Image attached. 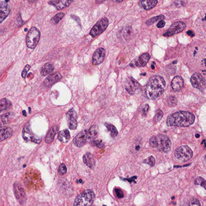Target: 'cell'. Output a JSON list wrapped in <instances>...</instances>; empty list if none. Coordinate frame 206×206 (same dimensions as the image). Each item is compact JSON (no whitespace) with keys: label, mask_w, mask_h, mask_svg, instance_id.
<instances>
[{"label":"cell","mask_w":206,"mask_h":206,"mask_svg":"<svg viewBox=\"0 0 206 206\" xmlns=\"http://www.w3.org/2000/svg\"><path fill=\"white\" fill-rule=\"evenodd\" d=\"M165 87V81L162 77L153 76L144 87L143 90L144 96L150 100L158 98L162 94Z\"/></svg>","instance_id":"obj_1"},{"label":"cell","mask_w":206,"mask_h":206,"mask_svg":"<svg viewBox=\"0 0 206 206\" xmlns=\"http://www.w3.org/2000/svg\"><path fill=\"white\" fill-rule=\"evenodd\" d=\"M195 119V115L192 113L180 111L169 116L166 123L169 127H188L194 123Z\"/></svg>","instance_id":"obj_2"},{"label":"cell","mask_w":206,"mask_h":206,"mask_svg":"<svg viewBox=\"0 0 206 206\" xmlns=\"http://www.w3.org/2000/svg\"><path fill=\"white\" fill-rule=\"evenodd\" d=\"M95 197L94 191L88 189L76 198L73 205L74 206H91L93 203Z\"/></svg>","instance_id":"obj_3"},{"label":"cell","mask_w":206,"mask_h":206,"mask_svg":"<svg viewBox=\"0 0 206 206\" xmlns=\"http://www.w3.org/2000/svg\"><path fill=\"white\" fill-rule=\"evenodd\" d=\"M40 32L36 27H33L29 31L26 36V44L29 48H35L40 40Z\"/></svg>","instance_id":"obj_4"},{"label":"cell","mask_w":206,"mask_h":206,"mask_svg":"<svg viewBox=\"0 0 206 206\" xmlns=\"http://www.w3.org/2000/svg\"><path fill=\"white\" fill-rule=\"evenodd\" d=\"M175 156L178 160L186 162L190 160L193 156L191 149L187 145H183L178 147L175 151Z\"/></svg>","instance_id":"obj_5"},{"label":"cell","mask_w":206,"mask_h":206,"mask_svg":"<svg viewBox=\"0 0 206 206\" xmlns=\"http://www.w3.org/2000/svg\"><path fill=\"white\" fill-rule=\"evenodd\" d=\"M108 26V20L106 18L100 20L94 26L90 31V34L93 38L96 37L102 34L106 29Z\"/></svg>","instance_id":"obj_6"},{"label":"cell","mask_w":206,"mask_h":206,"mask_svg":"<svg viewBox=\"0 0 206 206\" xmlns=\"http://www.w3.org/2000/svg\"><path fill=\"white\" fill-rule=\"evenodd\" d=\"M158 146L157 148L160 152L168 153L171 149V142L168 137L163 134L156 136Z\"/></svg>","instance_id":"obj_7"},{"label":"cell","mask_w":206,"mask_h":206,"mask_svg":"<svg viewBox=\"0 0 206 206\" xmlns=\"http://www.w3.org/2000/svg\"><path fill=\"white\" fill-rule=\"evenodd\" d=\"M194 88L201 91H203L206 88V80L201 74L196 72L192 75L190 79Z\"/></svg>","instance_id":"obj_8"},{"label":"cell","mask_w":206,"mask_h":206,"mask_svg":"<svg viewBox=\"0 0 206 206\" xmlns=\"http://www.w3.org/2000/svg\"><path fill=\"white\" fill-rule=\"evenodd\" d=\"M125 87L126 91L131 95L136 93L137 91L141 88V85L139 82L132 77L127 78L125 82Z\"/></svg>","instance_id":"obj_9"},{"label":"cell","mask_w":206,"mask_h":206,"mask_svg":"<svg viewBox=\"0 0 206 206\" xmlns=\"http://www.w3.org/2000/svg\"><path fill=\"white\" fill-rule=\"evenodd\" d=\"M186 26L185 23L182 21L174 23L170 26L168 31L164 34V35L165 36H172L174 34L181 32L185 29Z\"/></svg>","instance_id":"obj_10"},{"label":"cell","mask_w":206,"mask_h":206,"mask_svg":"<svg viewBox=\"0 0 206 206\" xmlns=\"http://www.w3.org/2000/svg\"><path fill=\"white\" fill-rule=\"evenodd\" d=\"M68 125L71 130L76 129L77 126V115L75 109H71L66 114Z\"/></svg>","instance_id":"obj_11"},{"label":"cell","mask_w":206,"mask_h":206,"mask_svg":"<svg viewBox=\"0 0 206 206\" xmlns=\"http://www.w3.org/2000/svg\"><path fill=\"white\" fill-rule=\"evenodd\" d=\"M106 56V51L104 48H99L96 50L93 56V65H97L102 63L104 60Z\"/></svg>","instance_id":"obj_12"},{"label":"cell","mask_w":206,"mask_h":206,"mask_svg":"<svg viewBox=\"0 0 206 206\" xmlns=\"http://www.w3.org/2000/svg\"><path fill=\"white\" fill-rule=\"evenodd\" d=\"M86 130H84L78 133L74 139H73V143L77 147H80L85 145L88 141Z\"/></svg>","instance_id":"obj_13"},{"label":"cell","mask_w":206,"mask_h":206,"mask_svg":"<svg viewBox=\"0 0 206 206\" xmlns=\"http://www.w3.org/2000/svg\"><path fill=\"white\" fill-rule=\"evenodd\" d=\"M150 55L148 53H144L133 61L134 63H131L130 65L132 67L134 66H144L146 65L150 58Z\"/></svg>","instance_id":"obj_14"},{"label":"cell","mask_w":206,"mask_h":206,"mask_svg":"<svg viewBox=\"0 0 206 206\" xmlns=\"http://www.w3.org/2000/svg\"><path fill=\"white\" fill-rule=\"evenodd\" d=\"M74 0H51L48 4L53 6L58 10H61L68 7Z\"/></svg>","instance_id":"obj_15"},{"label":"cell","mask_w":206,"mask_h":206,"mask_svg":"<svg viewBox=\"0 0 206 206\" xmlns=\"http://www.w3.org/2000/svg\"><path fill=\"white\" fill-rule=\"evenodd\" d=\"M62 76L59 72L52 74L48 76L45 80L44 84L45 86L49 87L61 79Z\"/></svg>","instance_id":"obj_16"},{"label":"cell","mask_w":206,"mask_h":206,"mask_svg":"<svg viewBox=\"0 0 206 206\" xmlns=\"http://www.w3.org/2000/svg\"><path fill=\"white\" fill-rule=\"evenodd\" d=\"M83 161L87 166L91 169H93L96 166V157L90 153H87L83 155Z\"/></svg>","instance_id":"obj_17"},{"label":"cell","mask_w":206,"mask_h":206,"mask_svg":"<svg viewBox=\"0 0 206 206\" xmlns=\"http://www.w3.org/2000/svg\"><path fill=\"white\" fill-rule=\"evenodd\" d=\"M184 85L183 78L180 76H176L173 79L171 83V86L173 90L175 91H178L181 90Z\"/></svg>","instance_id":"obj_18"},{"label":"cell","mask_w":206,"mask_h":206,"mask_svg":"<svg viewBox=\"0 0 206 206\" xmlns=\"http://www.w3.org/2000/svg\"><path fill=\"white\" fill-rule=\"evenodd\" d=\"M10 8L7 3L2 2L1 3V13H0V22L2 23L9 15Z\"/></svg>","instance_id":"obj_19"},{"label":"cell","mask_w":206,"mask_h":206,"mask_svg":"<svg viewBox=\"0 0 206 206\" xmlns=\"http://www.w3.org/2000/svg\"><path fill=\"white\" fill-rule=\"evenodd\" d=\"M98 127L97 125H93L91 127L87 133L88 142H91L97 138L98 134Z\"/></svg>","instance_id":"obj_20"},{"label":"cell","mask_w":206,"mask_h":206,"mask_svg":"<svg viewBox=\"0 0 206 206\" xmlns=\"http://www.w3.org/2000/svg\"><path fill=\"white\" fill-rule=\"evenodd\" d=\"M14 191L16 198L20 202H23L26 199V195L22 188L20 185L15 184L14 186Z\"/></svg>","instance_id":"obj_21"},{"label":"cell","mask_w":206,"mask_h":206,"mask_svg":"<svg viewBox=\"0 0 206 206\" xmlns=\"http://www.w3.org/2000/svg\"><path fill=\"white\" fill-rule=\"evenodd\" d=\"M29 126L30 125H29V124H27L25 126L24 128H23V137L28 135V136L24 138V139H26V140H27V138H28V137L29 136V135L30 136V137H29V140L34 142L36 143H40V142L41 141V139H35L34 137L31 136L32 135V134L30 133V128H29L30 126Z\"/></svg>","instance_id":"obj_22"},{"label":"cell","mask_w":206,"mask_h":206,"mask_svg":"<svg viewBox=\"0 0 206 206\" xmlns=\"http://www.w3.org/2000/svg\"><path fill=\"white\" fill-rule=\"evenodd\" d=\"M158 2V0H141V4L144 9L148 10L154 8Z\"/></svg>","instance_id":"obj_23"},{"label":"cell","mask_w":206,"mask_h":206,"mask_svg":"<svg viewBox=\"0 0 206 206\" xmlns=\"http://www.w3.org/2000/svg\"><path fill=\"white\" fill-rule=\"evenodd\" d=\"M71 139L69 131L68 130H64L59 132L58 135V140L63 143L68 142Z\"/></svg>","instance_id":"obj_24"},{"label":"cell","mask_w":206,"mask_h":206,"mask_svg":"<svg viewBox=\"0 0 206 206\" xmlns=\"http://www.w3.org/2000/svg\"><path fill=\"white\" fill-rule=\"evenodd\" d=\"M58 131V127L56 126H53L50 129L49 131L48 134L47 136L46 137L45 141L47 143H50L52 142L54 139L55 136L57 134Z\"/></svg>","instance_id":"obj_25"},{"label":"cell","mask_w":206,"mask_h":206,"mask_svg":"<svg viewBox=\"0 0 206 206\" xmlns=\"http://www.w3.org/2000/svg\"><path fill=\"white\" fill-rule=\"evenodd\" d=\"M13 133L12 130L9 127L2 129L0 131V139L1 141L10 137Z\"/></svg>","instance_id":"obj_26"},{"label":"cell","mask_w":206,"mask_h":206,"mask_svg":"<svg viewBox=\"0 0 206 206\" xmlns=\"http://www.w3.org/2000/svg\"><path fill=\"white\" fill-rule=\"evenodd\" d=\"M54 66L53 64L50 63H47L42 68L40 73L43 76L48 75L52 72L54 71Z\"/></svg>","instance_id":"obj_27"},{"label":"cell","mask_w":206,"mask_h":206,"mask_svg":"<svg viewBox=\"0 0 206 206\" xmlns=\"http://www.w3.org/2000/svg\"><path fill=\"white\" fill-rule=\"evenodd\" d=\"M122 36L126 40H129L131 39L133 34V29L131 27H126L123 29L122 30Z\"/></svg>","instance_id":"obj_28"},{"label":"cell","mask_w":206,"mask_h":206,"mask_svg":"<svg viewBox=\"0 0 206 206\" xmlns=\"http://www.w3.org/2000/svg\"><path fill=\"white\" fill-rule=\"evenodd\" d=\"M11 102L6 98H3L0 101V109L1 111L6 110L10 108L12 106Z\"/></svg>","instance_id":"obj_29"},{"label":"cell","mask_w":206,"mask_h":206,"mask_svg":"<svg viewBox=\"0 0 206 206\" xmlns=\"http://www.w3.org/2000/svg\"><path fill=\"white\" fill-rule=\"evenodd\" d=\"M105 125L108 130L111 132V135L113 137H115L118 134V131L115 126L108 123H105Z\"/></svg>","instance_id":"obj_30"},{"label":"cell","mask_w":206,"mask_h":206,"mask_svg":"<svg viewBox=\"0 0 206 206\" xmlns=\"http://www.w3.org/2000/svg\"><path fill=\"white\" fill-rule=\"evenodd\" d=\"M14 115V114L13 112H9L2 115L1 116V123L6 124L10 121V119L13 117Z\"/></svg>","instance_id":"obj_31"},{"label":"cell","mask_w":206,"mask_h":206,"mask_svg":"<svg viewBox=\"0 0 206 206\" xmlns=\"http://www.w3.org/2000/svg\"><path fill=\"white\" fill-rule=\"evenodd\" d=\"M165 19V16L163 15H158V16L154 17L149 19L148 21H146V24L147 26H150L154 23H155L159 20H164Z\"/></svg>","instance_id":"obj_32"},{"label":"cell","mask_w":206,"mask_h":206,"mask_svg":"<svg viewBox=\"0 0 206 206\" xmlns=\"http://www.w3.org/2000/svg\"><path fill=\"white\" fill-rule=\"evenodd\" d=\"M195 184L196 185L201 186L206 190V180L201 177H198L195 179Z\"/></svg>","instance_id":"obj_33"},{"label":"cell","mask_w":206,"mask_h":206,"mask_svg":"<svg viewBox=\"0 0 206 206\" xmlns=\"http://www.w3.org/2000/svg\"><path fill=\"white\" fill-rule=\"evenodd\" d=\"M65 14L63 13H60L55 15L52 19V21L55 24L58 23L65 16Z\"/></svg>","instance_id":"obj_34"},{"label":"cell","mask_w":206,"mask_h":206,"mask_svg":"<svg viewBox=\"0 0 206 206\" xmlns=\"http://www.w3.org/2000/svg\"><path fill=\"white\" fill-rule=\"evenodd\" d=\"M164 113L161 109H158L156 112L155 115L154 116V120L156 122L160 121L162 118Z\"/></svg>","instance_id":"obj_35"},{"label":"cell","mask_w":206,"mask_h":206,"mask_svg":"<svg viewBox=\"0 0 206 206\" xmlns=\"http://www.w3.org/2000/svg\"><path fill=\"white\" fill-rule=\"evenodd\" d=\"M144 163H145L151 166H154L155 164V158L152 156L149 157L147 159H146L144 160Z\"/></svg>","instance_id":"obj_36"},{"label":"cell","mask_w":206,"mask_h":206,"mask_svg":"<svg viewBox=\"0 0 206 206\" xmlns=\"http://www.w3.org/2000/svg\"><path fill=\"white\" fill-rule=\"evenodd\" d=\"M149 143L151 146L153 148H157L158 143H157L156 136H153L149 140Z\"/></svg>","instance_id":"obj_37"},{"label":"cell","mask_w":206,"mask_h":206,"mask_svg":"<svg viewBox=\"0 0 206 206\" xmlns=\"http://www.w3.org/2000/svg\"><path fill=\"white\" fill-rule=\"evenodd\" d=\"M58 173L62 175H64L66 173L67 171V168L65 164H62L60 165L58 168Z\"/></svg>","instance_id":"obj_38"},{"label":"cell","mask_w":206,"mask_h":206,"mask_svg":"<svg viewBox=\"0 0 206 206\" xmlns=\"http://www.w3.org/2000/svg\"><path fill=\"white\" fill-rule=\"evenodd\" d=\"M189 206H201V203H200V201H198L197 199H193L190 201V203L189 204Z\"/></svg>","instance_id":"obj_39"},{"label":"cell","mask_w":206,"mask_h":206,"mask_svg":"<svg viewBox=\"0 0 206 206\" xmlns=\"http://www.w3.org/2000/svg\"><path fill=\"white\" fill-rule=\"evenodd\" d=\"M94 143L98 148L101 149L104 147V144L102 140H95L94 142Z\"/></svg>","instance_id":"obj_40"},{"label":"cell","mask_w":206,"mask_h":206,"mask_svg":"<svg viewBox=\"0 0 206 206\" xmlns=\"http://www.w3.org/2000/svg\"><path fill=\"white\" fill-rule=\"evenodd\" d=\"M115 193H116L117 196L118 198H121L123 197L124 193L122 191L121 189H115Z\"/></svg>","instance_id":"obj_41"},{"label":"cell","mask_w":206,"mask_h":206,"mask_svg":"<svg viewBox=\"0 0 206 206\" xmlns=\"http://www.w3.org/2000/svg\"><path fill=\"white\" fill-rule=\"evenodd\" d=\"M168 103L170 105L173 106L176 104V98L173 97H170L168 100Z\"/></svg>","instance_id":"obj_42"},{"label":"cell","mask_w":206,"mask_h":206,"mask_svg":"<svg viewBox=\"0 0 206 206\" xmlns=\"http://www.w3.org/2000/svg\"><path fill=\"white\" fill-rule=\"evenodd\" d=\"M30 66L29 65H27L26 66L24 69L23 71L22 72V76L23 78H26V75H27V72L30 69Z\"/></svg>","instance_id":"obj_43"},{"label":"cell","mask_w":206,"mask_h":206,"mask_svg":"<svg viewBox=\"0 0 206 206\" xmlns=\"http://www.w3.org/2000/svg\"><path fill=\"white\" fill-rule=\"evenodd\" d=\"M149 106L148 104H145V105L143 106L142 109V112L143 114L146 115L149 109Z\"/></svg>","instance_id":"obj_44"},{"label":"cell","mask_w":206,"mask_h":206,"mask_svg":"<svg viewBox=\"0 0 206 206\" xmlns=\"http://www.w3.org/2000/svg\"><path fill=\"white\" fill-rule=\"evenodd\" d=\"M165 22L164 20H160L157 24V27L159 28H163L165 26Z\"/></svg>","instance_id":"obj_45"},{"label":"cell","mask_w":206,"mask_h":206,"mask_svg":"<svg viewBox=\"0 0 206 206\" xmlns=\"http://www.w3.org/2000/svg\"><path fill=\"white\" fill-rule=\"evenodd\" d=\"M187 34L188 35H190L191 37H193L195 36V34L192 31L190 30H189L187 32Z\"/></svg>","instance_id":"obj_46"},{"label":"cell","mask_w":206,"mask_h":206,"mask_svg":"<svg viewBox=\"0 0 206 206\" xmlns=\"http://www.w3.org/2000/svg\"><path fill=\"white\" fill-rule=\"evenodd\" d=\"M106 0H95V2H96V3L97 4H100L103 3V2H105Z\"/></svg>","instance_id":"obj_47"},{"label":"cell","mask_w":206,"mask_h":206,"mask_svg":"<svg viewBox=\"0 0 206 206\" xmlns=\"http://www.w3.org/2000/svg\"><path fill=\"white\" fill-rule=\"evenodd\" d=\"M124 0H113V2L115 3H119L123 2Z\"/></svg>","instance_id":"obj_48"},{"label":"cell","mask_w":206,"mask_h":206,"mask_svg":"<svg viewBox=\"0 0 206 206\" xmlns=\"http://www.w3.org/2000/svg\"><path fill=\"white\" fill-rule=\"evenodd\" d=\"M23 114V115H24L25 116H26V111L25 110H23V111L22 112Z\"/></svg>","instance_id":"obj_49"},{"label":"cell","mask_w":206,"mask_h":206,"mask_svg":"<svg viewBox=\"0 0 206 206\" xmlns=\"http://www.w3.org/2000/svg\"><path fill=\"white\" fill-rule=\"evenodd\" d=\"M200 136V135L199 134H196V135H195V137H196V138H198Z\"/></svg>","instance_id":"obj_50"},{"label":"cell","mask_w":206,"mask_h":206,"mask_svg":"<svg viewBox=\"0 0 206 206\" xmlns=\"http://www.w3.org/2000/svg\"><path fill=\"white\" fill-rule=\"evenodd\" d=\"M35 0H28L29 2H30V3H33L35 2Z\"/></svg>","instance_id":"obj_51"},{"label":"cell","mask_w":206,"mask_h":206,"mask_svg":"<svg viewBox=\"0 0 206 206\" xmlns=\"http://www.w3.org/2000/svg\"><path fill=\"white\" fill-rule=\"evenodd\" d=\"M152 69H154L155 66H154V65H152Z\"/></svg>","instance_id":"obj_52"},{"label":"cell","mask_w":206,"mask_h":206,"mask_svg":"<svg viewBox=\"0 0 206 206\" xmlns=\"http://www.w3.org/2000/svg\"><path fill=\"white\" fill-rule=\"evenodd\" d=\"M5 2L6 3H8V2H9V0H5Z\"/></svg>","instance_id":"obj_53"},{"label":"cell","mask_w":206,"mask_h":206,"mask_svg":"<svg viewBox=\"0 0 206 206\" xmlns=\"http://www.w3.org/2000/svg\"><path fill=\"white\" fill-rule=\"evenodd\" d=\"M205 160H206V155H205Z\"/></svg>","instance_id":"obj_54"},{"label":"cell","mask_w":206,"mask_h":206,"mask_svg":"<svg viewBox=\"0 0 206 206\" xmlns=\"http://www.w3.org/2000/svg\"><path fill=\"white\" fill-rule=\"evenodd\" d=\"M205 146H206V143H205Z\"/></svg>","instance_id":"obj_55"}]
</instances>
